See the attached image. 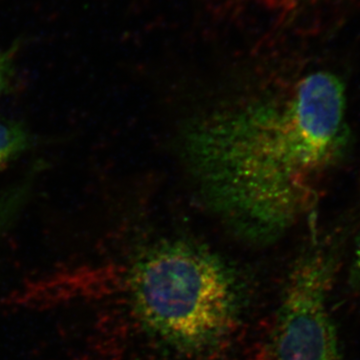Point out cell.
<instances>
[{"instance_id": "cell-1", "label": "cell", "mask_w": 360, "mask_h": 360, "mask_svg": "<svg viewBox=\"0 0 360 360\" xmlns=\"http://www.w3.org/2000/svg\"><path fill=\"white\" fill-rule=\"evenodd\" d=\"M347 87L315 70L193 123L184 155L201 195L239 236L269 243L309 212L352 143Z\"/></svg>"}, {"instance_id": "cell-2", "label": "cell", "mask_w": 360, "mask_h": 360, "mask_svg": "<svg viewBox=\"0 0 360 360\" xmlns=\"http://www.w3.org/2000/svg\"><path fill=\"white\" fill-rule=\"evenodd\" d=\"M130 307L148 335L184 354H200L231 335L248 307V288L231 264L205 246L160 241L127 276Z\"/></svg>"}, {"instance_id": "cell-3", "label": "cell", "mask_w": 360, "mask_h": 360, "mask_svg": "<svg viewBox=\"0 0 360 360\" xmlns=\"http://www.w3.org/2000/svg\"><path fill=\"white\" fill-rule=\"evenodd\" d=\"M347 232L336 231L314 238L296 259L277 309L274 360H341L328 300Z\"/></svg>"}, {"instance_id": "cell-4", "label": "cell", "mask_w": 360, "mask_h": 360, "mask_svg": "<svg viewBox=\"0 0 360 360\" xmlns=\"http://www.w3.org/2000/svg\"><path fill=\"white\" fill-rule=\"evenodd\" d=\"M34 146V137L22 122L0 117V172Z\"/></svg>"}, {"instance_id": "cell-5", "label": "cell", "mask_w": 360, "mask_h": 360, "mask_svg": "<svg viewBox=\"0 0 360 360\" xmlns=\"http://www.w3.org/2000/svg\"><path fill=\"white\" fill-rule=\"evenodd\" d=\"M20 42H14L6 51H0V96L8 89L15 73V59Z\"/></svg>"}, {"instance_id": "cell-6", "label": "cell", "mask_w": 360, "mask_h": 360, "mask_svg": "<svg viewBox=\"0 0 360 360\" xmlns=\"http://www.w3.org/2000/svg\"><path fill=\"white\" fill-rule=\"evenodd\" d=\"M267 13L278 14L281 16H290L302 8L309 0H246Z\"/></svg>"}, {"instance_id": "cell-7", "label": "cell", "mask_w": 360, "mask_h": 360, "mask_svg": "<svg viewBox=\"0 0 360 360\" xmlns=\"http://www.w3.org/2000/svg\"><path fill=\"white\" fill-rule=\"evenodd\" d=\"M350 288L360 295V224L354 238V257L349 269Z\"/></svg>"}]
</instances>
